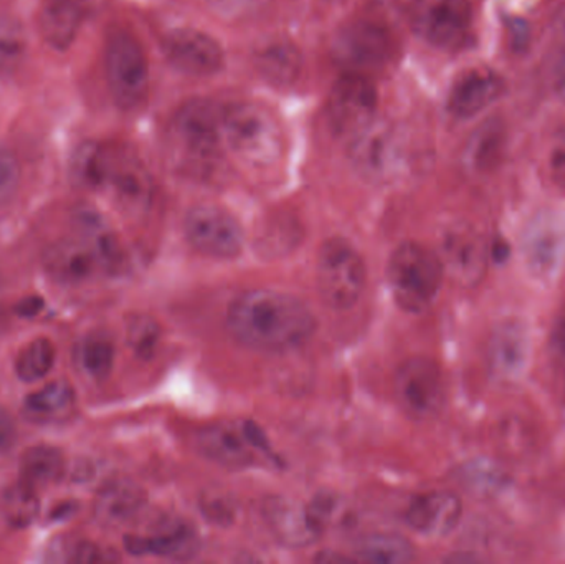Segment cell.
Masks as SVG:
<instances>
[{
	"label": "cell",
	"mask_w": 565,
	"mask_h": 564,
	"mask_svg": "<svg viewBox=\"0 0 565 564\" xmlns=\"http://www.w3.org/2000/svg\"><path fill=\"white\" fill-rule=\"evenodd\" d=\"M440 255L417 242H404L392 252L387 278L395 304L412 315H420L437 300L444 284Z\"/></svg>",
	"instance_id": "obj_2"
},
{
	"label": "cell",
	"mask_w": 565,
	"mask_h": 564,
	"mask_svg": "<svg viewBox=\"0 0 565 564\" xmlns=\"http://www.w3.org/2000/svg\"><path fill=\"white\" fill-rule=\"evenodd\" d=\"M125 549L136 556L152 555L185 562L198 555L201 550V540L194 526L181 520H171L162 523L151 535L126 536Z\"/></svg>",
	"instance_id": "obj_19"
},
{
	"label": "cell",
	"mask_w": 565,
	"mask_h": 564,
	"mask_svg": "<svg viewBox=\"0 0 565 564\" xmlns=\"http://www.w3.org/2000/svg\"><path fill=\"white\" fill-rule=\"evenodd\" d=\"M106 159H108V146L88 142L76 152L73 161V172L79 184L89 189H102L105 181Z\"/></svg>",
	"instance_id": "obj_35"
},
{
	"label": "cell",
	"mask_w": 565,
	"mask_h": 564,
	"mask_svg": "<svg viewBox=\"0 0 565 564\" xmlns=\"http://www.w3.org/2000/svg\"><path fill=\"white\" fill-rule=\"evenodd\" d=\"M55 347L46 338H35L22 348L15 360V374L23 383H36L49 376L55 364Z\"/></svg>",
	"instance_id": "obj_34"
},
{
	"label": "cell",
	"mask_w": 565,
	"mask_h": 564,
	"mask_svg": "<svg viewBox=\"0 0 565 564\" xmlns=\"http://www.w3.org/2000/svg\"><path fill=\"white\" fill-rule=\"evenodd\" d=\"M507 131L500 119H490L473 131L465 148V161L475 171H490L503 155Z\"/></svg>",
	"instance_id": "obj_29"
},
{
	"label": "cell",
	"mask_w": 565,
	"mask_h": 564,
	"mask_svg": "<svg viewBox=\"0 0 565 564\" xmlns=\"http://www.w3.org/2000/svg\"><path fill=\"white\" fill-rule=\"evenodd\" d=\"M559 29H561V35H563V39L565 42V9H564V12L561 13Z\"/></svg>",
	"instance_id": "obj_46"
},
{
	"label": "cell",
	"mask_w": 565,
	"mask_h": 564,
	"mask_svg": "<svg viewBox=\"0 0 565 564\" xmlns=\"http://www.w3.org/2000/svg\"><path fill=\"white\" fill-rule=\"evenodd\" d=\"M39 513V493L22 480L7 487L0 496V517L12 529H26L35 522Z\"/></svg>",
	"instance_id": "obj_32"
},
{
	"label": "cell",
	"mask_w": 565,
	"mask_h": 564,
	"mask_svg": "<svg viewBox=\"0 0 565 564\" xmlns=\"http://www.w3.org/2000/svg\"><path fill=\"white\" fill-rule=\"evenodd\" d=\"M198 447L202 456L227 469H248L277 460L270 440L252 421H224L204 427Z\"/></svg>",
	"instance_id": "obj_6"
},
{
	"label": "cell",
	"mask_w": 565,
	"mask_h": 564,
	"mask_svg": "<svg viewBox=\"0 0 565 564\" xmlns=\"http://www.w3.org/2000/svg\"><path fill=\"white\" fill-rule=\"evenodd\" d=\"M440 258L445 272H448L458 284L473 287L480 284L487 274L490 248L473 228L455 227L445 235Z\"/></svg>",
	"instance_id": "obj_16"
},
{
	"label": "cell",
	"mask_w": 565,
	"mask_h": 564,
	"mask_svg": "<svg viewBox=\"0 0 565 564\" xmlns=\"http://www.w3.org/2000/svg\"><path fill=\"white\" fill-rule=\"evenodd\" d=\"M20 480L33 489H43L58 482L65 473V457L52 446H33L20 457Z\"/></svg>",
	"instance_id": "obj_28"
},
{
	"label": "cell",
	"mask_w": 565,
	"mask_h": 564,
	"mask_svg": "<svg viewBox=\"0 0 565 564\" xmlns=\"http://www.w3.org/2000/svg\"><path fill=\"white\" fill-rule=\"evenodd\" d=\"M22 169L12 149L0 146V209L9 205L19 192Z\"/></svg>",
	"instance_id": "obj_37"
},
{
	"label": "cell",
	"mask_w": 565,
	"mask_h": 564,
	"mask_svg": "<svg viewBox=\"0 0 565 564\" xmlns=\"http://www.w3.org/2000/svg\"><path fill=\"white\" fill-rule=\"evenodd\" d=\"M172 136L179 151L201 166H209L224 148V108L207 98L189 99L175 113Z\"/></svg>",
	"instance_id": "obj_7"
},
{
	"label": "cell",
	"mask_w": 565,
	"mask_h": 564,
	"mask_svg": "<svg viewBox=\"0 0 565 564\" xmlns=\"http://www.w3.org/2000/svg\"><path fill=\"white\" fill-rule=\"evenodd\" d=\"M463 503L457 493L431 490L415 497L405 512V522L414 532L430 539L450 535L461 520Z\"/></svg>",
	"instance_id": "obj_17"
},
{
	"label": "cell",
	"mask_w": 565,
	"mask_h": 564,
	"mask_svg": "<svg viewBox=\"0 0 565 564\" xmlns=\"http://www.w3.org/2000/svg\"><path fill=\"white\" fill-rule=\"evenodd\" d=\"M265 522L275 539L291 549H306L321 539L322 529L312 519L308 506L289 499H270L264 507Z\"/></svg>",
	"instance_id": "obj_20"
},
{
	"label": "cell",
	"mask_w": 565,
	"mask_h": 564,
	"mask_svg": "<svg viewBox=\"0 0 565 564\" xmlns=\"http://www.w3.org/2000/svg\"><path fill=\"white\" fill-rule=\"evenodd\" d=\"M553 347L556 353L565 360V315L557 320L553 330Z\"/></svg>",
	"instance_id": "obj_44"
},
{
	"label": "cell",
	"mask_w": 565,
	"mask_h": 564,
	"mask_svg": "<svg viewBox=\"0 0 565 564\" xmlns=\"http://www.w3.org/2000/svg\"><path fill=\"white\" fill-rule=\"evenodd\" d=\"M349 159L355 171L374 184H391L404 169V149L395 126L372 121L351 139Z\"/></svg>",
	"instance_id": "obj_9"
},
{
	"label": "cell",
	"mask_w": 565,
	"mask_h": 564,
	"mask_svg": "<svg viewBox=\"0 0 565 564\" xmlns=\"http://www.w3.org/2000/svg\"><path fill=\"white\" fill-rule=\"evenodd\" d=\"M255 66L268 83L286 88L299 78L301 53L291 42L274 40L255 53Z\"/></svg>",
	"instance_id": "obj_26"
},
{
	"label": "cell",
	"mask_w": 565,
	"mask_h": 564,
	"mask_svg": "<svg viewBox=\"0 0 565 564\" xmlns=\"http://www.w3.org/2000/svg\"><path fill=\"white\" fill-rule=\"evenodd\" d=\"M209 9L225 20H242L267 6L268 0H205Z\"/></svg>",
	"instance_id": "obj_38"
},
{
	"label": "cell",
	"mask_w": 565,
	"mask_h": 564,
	"mask_svg": "<svg viewBox=\"0 0 565 564\" xmlns=\"http://www.w3.org/2000/svg\"><path fill=\"white\" fill-rule=\"evenodd\" d=\"M164 53L178 72L189 76H211L225 65L221 43L198 29H178L168 35Z\"/></svg>",
	"instance_id": "obj_14"
},
{
	"label": "cell",
	"mask_w": 565,
	"mask_h": 564,
	"mask_svg": "<svg viewBox=\"0 0 565 564\" xmlns=\"http://www.w3.org/2000/svg\"><path fill=\"white\" fill-rule=\"evenodd\" d=\"M65 562L70 563H98L105 560L103 556L102 549L96 546L95 543L89 542H78L75 545L70 546L68 552H66Z\"/></svg>",
	"instance_id": "obj_40"
},
{
	"label": "cell",
	"mask_w": 565,
	"mask_h": 564,
	"mask_svg": "<svg viewBox=\"0 0 565 564\" xmlns=\"http://www.w3.org/2000/svg\"><path fill=\"white\" fill-rule=\"evenodd\" d=\"M547 166H550L551 178H553L554 184L565 191V126L554 135Z\"/></svg>",
	"instance_id": "obj_39"
},
{
	"label": "cell",
	"mask_w": 565,
	"mask_h": 564,
	"mask_svg": "<svg viewBox=\"0 0 565 564\" xmlns=\"http://www.w3.org/2000/svg\"><path fill=\"white\" fill-rule=\"evenodd\" d=\"M227 328L238 343L250 350L282 353L305 344L315 334L318 321L299 298L257 288L232 301Z\"/></svg>",
	"instance_id": "obj_1"
},
{
	"label": "cell",
	"mask_w": 565,
	"mask_h": 564,
	"mask_svg": "<svg viewBox=\"0 0 565 564\" xmlns=\"http://www.w3.org/2000/svg\"><path fill=\"white\" fill-rule=\"evenodd\" d=\"M42 298H23V300L17 305L15 311L17 315H20V317H33V315H36L40 310H42Z\"/></svg>",
	"instance_id": "obj_43"
},
{
	"label": "cell",
	"mask_w": 565,
	"mask_h": 564,
	"mask_svg": "<svg viewBox=\"0 0 565 564\" xmlns=\"http://www.w3.org/2000/svg\"><path fill=\"white\" fill-rule=\"evenodd\" d=\"M7 328V315L6 311H3V308L0 307V334L6 331Z\"/></svg>",
	"instance_id": "obj_45"
},
{
	"label": "cell",
	"mask_w": 565,
	"mask_h": 564,
	"mask_svg": "<svg viewBox=\"0 0 565 564\" xmlns=\"http://www.w3.org/2000/svg\"><path fill=\"white\" fill-rule=\"evenodd\" d=\"M222 499H207L205 500V506L202 507L204 509L205 515L209 519L214 520V522H231L232 510L231 507H222Z\"/></svg>",
	"instance_id": "obj_42"
},
{
	"label": "cell",
	"mask_w": 565,
	"mask_h": 564,
	"mask_svg": "<svg viewBox=\"0 0 565 564\" xmlns=\"http://www.w3.org/2000/svg\"><path fill=\"white\" fill-rule=\"evenodd\" d=\"M355 553L364 562L405 564L414 562L415 549L405 536L397 533H371L359 540Z\"/></svg>",
	"instance_id": "obj_30"
},
{
	"label": "cell",
	"mask_w": 565,
	"mask_h": 564,
	"mask_svg": "<svg viewBox=\"0 0 565 564\" xmlns=\"http://www.w3.org/2000/svg\"><path fill=\"white\" fill-rule=\"evenodd\" d=\"M105 73L109 95L119 109L132 111L148 98V56L129 30L115 29L106 39Z\"/></svg>",
	"instance_id": "obj_4"
},
{
	"label": "cell",
	"mask_w": 565,
	"mask_h": 564,
	"mask_svg": "<svg viewBox=\"0 0 565 564\" xmlns=\"http://www.w3.org/2000/svg\"><path fill=\"white\" fill-rule=\"evenodd\" d=\"M148 502L145 489L129 479H113L96 493L93 519L106 529H118L135 520Z\"/></svg>",
	"instance_id": "obj_21"
},
{
	"label": "cell",
	"mask_w": 565,
	"mask_h": 564,
	"mask_svg": "<svg viewBox=\"0 0 565 564\" xmlns=\"http://www.w3.org/2000/svg\"><path fill=\"white\" fill-rule=\"evenodd\" d=\"M394 394L401 409L412 419H434L444 409L447 397L440 366L427 357L408 358L395 373Z\"/></svg>",
	"instance_id": "obj_8"
},
{
	"label": "cell",
	"mask_w": 565,
	"mask_h": 564,
	"mask_svg": "<svg viewBox=\"0 0 565 564\" xmlns=\"http://www.w3.org/2000/svg\"><path fill=\"white\" fill-rule=\"evenodd\" d=\"M75 406V390L65 380H55L23 400V414L35 423L63 419Z\"/></svg>",
	"instance_id": "obj_27"
},
{
	"label": "cell",
	"mask_w": 565,
	"mask_h": 564,
	"mask_svg": "<svg viewBox=\"0 0 565 564\" xmlns=\"http://www.w3.org/2000/svg\"><path fill=\"white\" fill-rule=\"evenodd\" d=\"M367 270L362 255L344 238H329L319 251L316 284L332 310H351L364 294Z\"/></svg>",
	"instance_id": "obj_5"
},
{
	"label": "cell",
	"mask_w": 565,
	"mask_h": 564,
	"mask_svg": "<svg viewBox=\"0 0 565 564\" xmlns=\"http://www.w3.org/2000/svg\"><path fill=\"white\" fill-rule=\"evenodd\" d=\"M29 52V40L19 20L0 15V78L15 75Z\"/></svg>",
	"instance_id": "obj_33"
},
{
	"label": "cell",
	"mask_w": 565,
	"mask_h": 564,
	"mask_svg": "<svg viewBox=\"0 0 565 564\" xmlns=\"http://www.w3.org/2000/svg\"><path fill=\"white\" fill-rule=\"evenodd\" d=\"M504 79L487 66L461 73L448 93V111L458 119H470L480 115L488 106L501 98Z\"/></svg>",
	"instance_id": "obj_18"
},
{
	"label": "cell",
	"mask_w": 565,
	"mask_h": 564,
	"mask_svg": "<svg viewBox=\"0 0 565 564\" xmlns=\"http://www.w3.org/2000/svg\"><path fill=\"white\" fill-rule=\"evenodd\" d=\"M76 234L85 238L102 262L105 275H118L125 270L126 254L111 225L93 209H82L75 215Z\"/></svg>",
	"instance_id": "obj_25"
},
{
	"label": "cell",
	"mask_w": 565,
	"mask_h": 564,
	"mask_svg": "<svg viewBox=\"0 0 565 564\" xmlns=\"http://www.w3.org/2000/svg\"><path fill=\"white\" fill-rule=\"evenodd\" d=\"M42 264L49 277L65 287H78L105 274L98 255L78 234L49 245L43 252Z\"/></svg>",
	"instance_id": "obj_15"
},
{
	"label": "cell",
	"mask_w": 565,
	"mask_h": 564,
	"mask_svg": "<svg viewBox=\"0 0 565 564\" xmlns=\"http://www.w3.org/2000/svg\"><path fill=\"white\" fill-rule=\"evenodd\" d=\"M377 89L361 73L339 76L329 93L326 115L329 128L338 138L352 139L375 119Z\"/></svg>",
	"instance_id": "obj_10"
},
{
	"label": "cell",
	"mask_w": 565,
	"mask_h": 564,
	"mask_svg": "<svg viewBox=\"0 0 565 564\" xmlns=\"http://www.w3.org/2000/svg\"><path fill=\"white\" fill-rule=\"evenodd\" d=\"M184 234L189 244L205 257L231 258L244 248V231L234 215L217 205H198L185 215Z\"/></svg>",
	"instance_id": "obj_11"
},
{
	"label": "cell",
	"mask_w": 565,
	"mask_h": 564,
	"mask_svg": "<svg viewBox=\"0 0 565 564\" xmlns=\"http://www.w3.org/2000/svg\"><path fill=\"white\" fill-rule=\"evenodd\" d=\"M530 360V334L518 321H508L494 330L488 347V361L494 376L516 380Z\"/></svg>",
	"instance_id": "obj_24"
},
{
	"label": "cell",
	"mask_w": 565,
	"mask_h": 564,
	"mask_svg": "<svg viewBox=\"0 0 565 564\" xmlns=\"http://www.w3.org/2000/svg\"><path fill=\"white\" fill-rule=\"evenodd\" d=\"M473 22L470 0H437L422 19L425 39L440 49L460 45Z\"/></svg>",
	"instance_id": "obj_22"
},
{
	"label": "cell",
	"mask_w": 565,
	"mask_h": 564,
	"mask_svg": "<svg viewBox=\"0 0 565 564\" xmlns=\"http://www.w3.org/2000/svg\"><path fill=\"white\" fill-rule=\"evenodd\" d=\"M159 337H161V328L156 323L154 318L148 317V315H135L129 318L126 338H128L129 347L138 357H151L158 347Z\"/></svg>",
	"instance_id": "obj_36"
},
{
	"label": "cell",
	"mask_w": 565,
	"mask_h": 564,
	"mask_svg": "<svg viewBox=\"0 0 565 564\" xmlns=\"http://www.w3.org/2000/svg\"><path fill=\"white\" fill-rule=\"evenodd\" d=\"M17 436H19V430H17L12 414L6 407L0 406V457L7 456L13 449Z\"/></svg>",
	"instance_id": "obj_41"
},
{
	"label": "cell",
	"mask_w": 565,
	"mask_h": 564,
	"mask_svg": "<svg viewBox=\"0 0 565 564\" xmlns=\"http://www.w3.org/2000/svg\"><path fill=\"white\" fill-rule=\"evenodd\" d=\"M224 142L252 164H270L282 155V131L270 109L241 102L224 108Z\"/></svg>",
	"instance_id": "obj_3"
},
{
	"label": "cell",
	"mask_w": 565,
	"mask_h": 564,
	"mask_svg": "<svg viewBox=\"0 0 565 564\" xmlns=\"http://www.w3.org/2000/svg\"><path fill=\"white\" fill-rule=\"evenodd\" d=\"M76 366L93 381L108 380L115 366L116 348L111 338L93 333L79 341L75 351Z\"/></svg>",
	"instance_id": "obj_31"
},
{
	"label": "cell",
	"mask_w": 565,
	"mask_h": 564,
	"mask_svg": "<svg viewBox=\"0 0 565 564\" xmlns=\"http://www.w3.org/2000/svg\"><path fill=\"white\" fill-rule=\"evenodd\" d=\"M111 192L116 204L126 212H142L152 201V179L135 152L108 148L103 188Z\"/></svg>",
	"instance_id": "obj_13"
},
{
	"label": "cell",
	"mask_w": 565,
	"mask_h": 564,
	"mask_svg": "<svg viewBox=\"0 0 565 564\" xmlns=\"http://www.w3.org/2000/svg\"><path fill=\"white\" fill-rule=\"evenodd\" d=\"M88 13V0H43L39 12L40 35L52 49H70Z\"/></svg>",
	"instance_id": "obj_23"
},
{
	"label": "cell",
	"mask_w": 565,
	"mask_h": 564,
	"mask_svg": "<svg viewBox=\"0 0 565 564\" xmlns=\"http://www.w3.org/2000/svg\"><path fill=\"white\" fill-rule=\"evenodd\" d=\"M563 421H564V426H565V401H564V404H563Z\"/></svg>",
	"instance_id": "obj_47"
},
{
	"label": "cell",
	"mask_w": 565,
	"mask_h": 564,
	"mask_svg": "<svg viewBox=\"0 0 565 564\" xmlns=\"http://www.w3.org/2000/svg\"><path fill=\"white\" fill-rule=\"evenodd\" d=\"M392 55L387 29L371 20H354L342 26L332 40V58L349 73L379 70Z\"/></svg>",
	"instance_id": "obj_12"
}]
</instances>
